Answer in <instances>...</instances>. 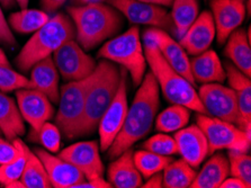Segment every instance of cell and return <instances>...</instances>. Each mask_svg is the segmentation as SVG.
Listing matches in <instances>:
<instances>
[{
    "label": "cell",
    "instance_id": "cell-1",
    "mask_svg": "<svg viewBox=\"0 0 251 188\" xmlns=\"http://www.w3.org/2000/svg\"><path fill=\"white\" fill-rule=\"evenodd\" d=\"M159 90L157 80L151 71L144 75L134 99L127 108L123 128L107 150L112 159L132 148L150 132L160 105Z\"/></svg>",
    "mask_w": 251,
    "mask_h": 188
},
{
    "label": "cell",
    "instance_id": "cell-2",
    "mask_svg": "<svg viewBox=\"0 0 251 188\" xmlns=\"http://www.w3.org/2000/svg\"><path fill=\"white\" fill-rule=\"evenodd\" d=\"M68 14L74 22L77 42L85 51L111 38L123 26L121 13L109 3L89 1L71 6Z\"/></svg>",
    "mask_w": 251,
    "mask_h": 188
},
{
    "label": "cell",
    "instance_id": "cell-3",
    "mask_svg": "<svg viewBox=\"0 0 251 188\" xmlns=\"http://www.w3.org/2000/svg\"><path fill=\"white\" fill-rule=\"evenodd\" d=\"M143 41L147 64H149L151 74L154 76L159 89H161L167 101L170 104L187 107L199 114H205L204 107L193 83L166 62L153 41L144 36Z\"/></svg>",
    "mask_w": 251,
    "mask_h": 188
},
{
    "label": "cell",
    "instance_id": "cell-4",
    "mask_svg": "<svg viewBox=\"0 0 251 188\" xmlns=\"http://www.w3.org/2000/svg\"><path fill=\"white\" fill-rule=\"evenodd\" d=\"M75 36V26L69 16L56 14L45 24L34 32L20 54L16 56V64L22 71L30 70L34 64L49 55H52L61 45Z\"/></svg>",
    "mask_w": 251,
    "mask_h": 188
},
{
    "label": "cell",
    "instance_id": "cell-5",
    "mask_svg": "<svg viewBox=\"0 0 251 188\" xmlns=\"http://www.w3.org/2000/svg\"><path fill=\"white\" fill-rule=\"evenodd\" d=\"M96 72V79L87 91L78 136L89 135L95 132L120 86L121 71L111 61L101 60L97 63Z\"/></svg>",
    "mask_w": 251,
    "mask_h": 188
},
{
    "label": "cell",
    "instance_id": "cell-6",
    "mask_svg": "<svg viewBox=\"0 0 251 188\" xmlns=\"http://www.w3.org/2000/svg\"><path fill=\"white\" fill-rule=\"evenodd\" d=\"M98 56L123 67L130 74L135 87H139L142 82L146 75L147 60L140 29L136 26L106 42L98 52Z\"/></svg>",
    "mask_w": 251,
    "mask_h": 188
},
{
    "label": "cell",
    "instance_id": "cell-7",
    "mask_svg": "<svg viewBox=\"0 0 251 188\" xmlns=\"http://www.w3.org/2000/svg\"><path fill=\"white\" fill-rule=\"evenodd\" d=\"M96 69L93 75L82 80L69 81L61 87L59 109L55 116L56 126L69 139L78 137V130L82 120L87 91L96 79Z\"/></svg>",
    "mask_w": 251,
    "mask_h": 188
},
{
    "label": "cell",
    "instance_id": "cell-8",
    "mask_svg": "<svg viewBox=\"0 0 251 188\" xmlns=\"http://www.w3.org/2000/svg\"><path fill=\"white\" fill-rule=\"evenodd\" d=\"M196 125L206 137L208 155L226 149L248 152L251 137L232 123L211 117L205 114H197Z\"/></svg>",
    "mask_w": 251,
    "mask_h": 188
},
{
    "label": "cell",
    "instance_id": "cell-9",
    "mask_svg": "<svg viewBox=\"0 0 251 188\" xmlns=\"http://www.w3.org/2000/svg\"><path fill=\"white\" fill-rule=\"evenodd\" d=\"M53 61L61 77L66 81H77L93 75L97 67L94 57L87 54L77 41L74 38L53 52Z\"/></svg>",
    "mask_w": 251,
    "mask_h": 188
},
{
    "label": "cell",
    "instance_id": "cell-10",
    "mask_svg": "<svg viewBox=\"0 0 251 188\" xmlns=\"http://www.w3.org/2000/svg\"><path fill=\"white\" fill-rule=\"evenodd\" d=\"M126 70L121 72V81L113 101L102 114L98 123V133H100V150L107 151L117 134L123 128L125 117L127 114V85H126Z\"/></svg>",
    "mask_w": 251,
    "mask_h": 188
},
{
    "label": "cell",
    "instance_id": "cell-11",
    "mask_svg": "<svg viewBox=\"0 0 251 188\" xmlns=\"http://www.w3.org/2000/svg\"><path fill=\"white\" fill-rule=\"evenodd\" d=\"M205 115L237 125L239 110L234 91L219 82L203 83L197 91Z\"/></svg>",
    "mask_w": 251,
    "mask_h": 188
},
{
    "label": "cell",
    "instance_id": "cell-12",
    "mask_svg": "<svg viewBox=\"0 0 251 188\" xmlns=\"http://www.w3.org/2000/svg\"><path fill=\"white\" fill-rule=\"evenodd\" d=\"M131 24L148 25L165 30L173 29L170 14L162 6L138 0H106Z\"/></svg>",
    "mask_w": 251,
    "mask_h": 188
},
{
    "label": "cell",
    "instance_id": "cell-13",
    "mask_svg": "<svg viewBox=\"0 0 251 188\" xmlns=\"http://www.w3.org/2000/svg\"><path fill=\"white\" fill-rule=\"evenodd\" d=\"M59 157L78 168L85 176L86 180L104 177V163L100 159L97 142H77L61 151Z\"/></svg>",
    "mask_w": 251,
    "mask_h": 188
},
{
    "label": "cell",
    "instance_id": "cell-14",
    "mask_svg": "<svg viewBox=\"0 0 251 188\" xmlns=\"http://www.w3.org/2000/svg\"><path fill=\"white\" fill-rule=\"evenodd\" d=\"M143 36L149 37L150 40L153 41L166 62L195 86V81H194L191 74L189 57L184 48L179 44V42L175 41L167 30L157 27L144 30Z\"/></svg>",
    "mask_w": 251,
    "mask_h": 188
},
{
    "label": "cell",
    "instance_id": "cell-15",
    "mask_svg": "<svg viewBox=\"0 0 251 188\" xmlns=\"http://www.w3.org/2000/svg\"><path fill=\"white\" fill-rule=\"evenodd\" d=\"M16 99L23 118L32 126L33 131H37L54 115L52 102L44 94L33 88L18 89Z\"/></svg>",
    "mask_w": 251,
    "mask_h": 188
},
{
    "label": "cell",
    "instance_id": "cell-16",
    "mask_svg": "<svg viewBox=\"0 0 251 188\" xmlns=\"http://www.w3.org/2000/svg\"><path fill=\"white\" fill-rule=\"evenodd\" d=\"M215 37L223 44L230 34L239 28L246 17V2L239 0H211Z\"/></svg>",
    "mask_w": 251,
    "mask_h": 188
},
{
    "label": "cell",
    "instance_id": "cell-17",
    "mask_svg": "<svg viewBox=\"0 0 251 188\" xmlns=\"http://www.w3.org/2000/svg\"><path fill=\"white\" fill-rule=\"evenodd\" d=\"M226 75L229 87L234 91L238 103L239 117L237 126L251 137V80L232 63H226Z\"/></svg>",
    "mask_w": 251,
    "mask_h": 188
},
{
    "label": "cell",
    "instance_id": "cell-18",
    "mask_svg": "<svg viewBox=\"0 0 251 188\" xmlns=\"http://www.w3.org/2000/svg\"><path fill=\"white\" fill-rule=\"evenodd\" d=\"M178 155L193 168L200 167L208 156V145L204 133L197 125L185 126L175 132Z\"/></svg>",
    "mask_w": 251,
    "mask_h": 188
},
{
    "label": "cell",
    "instance_id": "cell-19",
    "mask_svg": "<svg viewBox=\"0 0 251 188\" xmlns=\"http://www.w3.org/2000/svg\"><path fill=\"white\" fill-rule=\"evenodd\" d=\"M34 152L43 163L52 187L74 188L75 185L86 180L82 172L67 160L53 156L44 149H36Z\"/></svg>",
    "mask_w": 251,
    "mask_h": 188
},
{
    "label": "cell",
    "instance_id": "cell-20",
    "mask_svg": "<svg viewBox=\"0 0 251 188\" xmlns=\"http://www.w3.org/2000/svg\"><path fill=\"white\" fill-rule=\"evenodd\" d=\"M215 38V26L212 14L205 10L199 14L189 28L180 37L179 44L186 53L197 55L210 49Z\"/></svg>",
    "mask_w": 251,
    "mask_h": 188
},
{
    "label": "cell",
    "instance_id": "cell-21",
    "mask_svg": "<svg viewBox=\"0 0 251 188\" xmlns=\"http://www.w3.org/2000/svg\"><path fill=\"white\" fill-rule=\"evenodd\" d=\"M60 74L55 67L52 55L36 62L30 68L29 81L33 89L44 94L52 103H59Z\"/></svg>",
    "mask_w": 251,
    "mask_h": 188
},
{
    "label": "cell",
    "instance_id": "cell-22",
    "mask_svg": "<svg viewBox=\"0 0 251 188\" xmlns=\"http://www.w3.org/2000/svg\"><path fill=\"white\" fill-rule=\"evenodd\" d=\"M132 149L122 152L109 164L107 176L108 182L116 188H138L142 185V176L133 160Z\"/></svg>",
    "mask_w": 251,
    "mask_h": 188
},
{
    "label": "cell",
    "instance_id": "cell-23",
    "mask_svg": "<svg viewBox=\"0 0 251 188\" xmlns=\"http://www.w3.org/2000/svg\"><path fill=\"white\" fill-rule=\"evenodd\" d=\"M191 74L194 81L201 83H222L226 78V69L218 54L213 50H206L189 59Z\"/></svg>",
    "mask_w": 251,
    "mask_h": 188
},
{
    "label": "cell",
    "instance_id": "cell-24",
    "mask_svg": "<svg viewBox=\"0 0 251 188\" xmlns=\"http://www.w3.org/2000/svg\"><path fill=\"white\" fill-rule=\"evenodd\" d=\"M229 175V160L222 153H215L203 164L200 172H196L191 188H220Z\"/></svg>",
    "mask_w": 251,
    "mask_h": 188
},
{
    "label": "cell",
    "instance_id": "cell-25",
    "mask_svg": "<svg viewBox=\"0 0 251 188\" xmlns=\"http://www.w3.org/2000/svg\"><path fill=\"white\" fill-rule=\"evenodd\" d=\"M224 55L229 57L233 66L242 74L251 77V48L243 28H237L226 38Z\"/></svg>",
    "mask_w": 251,
    "mask_h": 188
},
{
    "label": "cell",
    "instance_id": "cell-26",
    "mask_svg": "<svg viewBox=\"0 0 251 188\" xmlns=\"http://www.w3.org/2000/svg\"><path fill=\"white\" fill-rule=\"evenodd\" d=\"M0 131L9 141L25 133L24 118L17 104L3 91H0Z\"/></svg>",
    "mask_w": 251,
    "mask_h": 188
},
{
    "label": "cell",
    "instance_id": "cell-27",
    "mask_svg": "<svg viewBox=\"0 0 251 188\" xmlns=\"http://www.w3.org/2000/svg\"><path fill=\"white\" fill-rule=\"evenodd\" d=\"M170 18L173 23L175 35L180 40L200 14V5L197 0H173Z\"/></svg>",
    "mask_w": 251,
    "mask_h": 188
},
{
    "label": "cell",
    "instance_id": "cell-28",
    "mask_svg": "<svg viewBox=\"0 0 251 188\" xmlns=\"http://www.w3.org/2000/svg\"><path fill=\"white\" fill-rule=\"evenodd\" d=\"M26 163L21 182L25 188H51L48 172L35 152L29 150L26 145Z\"/></svg>",
    "mask_w": 251,
    "mask_h": 188
},
{
    "label": "cell",
    "instance_id": "cell-29",
    "mask_svg": "<svg viewBox=\"0 0 251 188\" xmlns=\"http://www.w3.org/2000/svg\"><path fill=\"white\" fill-rule=\"evenodd\" d=\"M49 19H50V15L47 11L25 8L10 14L7 22H8L9 27L13 28L15 32L29 34L36 32Z\"/></svg>",
    "mask_w": 251,
    "mask_h": 188
},
{
    "label": "cell",
    "instance_id": "cell-30",
    "mask_svg": "<svg viewBox=\"0 0 251 188\" xmlns=\"http://www.w3.org/2000/svg\"><path fill=\"white\" fill-rule=\"evenodd\" d=\"M191 118V109L182 105L171 104L168 108L155 116V129L161 133L177 132L187 126Z\"/></svg>",
    "mask_w": 251,
    "mask_h": 188
},
{
    "label": "cell",
    "instance_id": "cell-31",
    "mask_svg": "<svg viewBox=\"0 0 251 188\" xmlns=\"http://www.w3.org/2000/svg\"><path fill=\"white\" fill-rule=\"evenodd\" d=\"M162 171L165 188H188L196 176L195 168L189 166L182 159L173 160Z\"/></svg>",
    "mask_w": 251,
    "mask_h": 188
},
{
    "label": "cell",
    "instance_id": "cell-32",
    "mask_svg": "<svg viewBox=\"0 0 251 188\" xmlns=\"http://www.w3.org/2000/svg\"><path fill=\"white\" fill-rule=\"evenodd\" d=\"M133 160L142 178L146 179L162 171L173 161L168 156H160L144 149L133 152Z\"/></svg>",
    "mask_w": 251,
    "mask_h": 188
},
{
    "label": "cell",
    "instance_id": "cell-33",
    "mask_svg": "<svg viewBox=\"0 0 251 188\" xmlns=\"http://www.w3.org/2000/svg\"><path fill=\"white\" fill-rule=\"evenodd\" d=\"M229 169L232 177H237L246 184L247 188L251 187V158L247 152L229 150L227 153Z\"/></svg>",
    "mask_w": 251,
    "mask_h": 188
},
{
    "label": "cell",
    "instance_id": "cell-34",
    "mask_svg": "<svg viewBox=\"0 0 251 188\" xmlns=\"http://www.w3.org/2000/svg\"><path fill=\"white\" fill-rule=\"evenodd\" d=\"M20 145V153L13 161L8 163L1 164L0 166V184L2 186H7L8 184L15 182V180H20L23 171H24L25 163H26V144L21 139L16 137Z\"/></svg>",
    "mask_w": 251,
    "mask_h": 188
},
{
    "label": "cell",
    "instance_id": "cell-35",
    "mask_svg": "<svg viewBox=\"0 0 251 188\" xmlns=\"http://www.w3.org/2000/svg\"><path fill=\"white\" fill-rule=\"evenodd\" d=\"M30 139L40 142L45 150L55 153L60 150L61 144V131L56 124L45 122L37 131H33L30 134Z\"/></svg>",
    "mask_w": 251,
    "mask_h": 188
},
{
    "label": "cell",
    "instance_id": "cell-36",
    "mask_svg": "<svg viewBox=\"0 0 251 188\" xmlns=\"http://www.w3.org/2000/svg\"><path fill=\"white\" fill-rule=\"evenodd\" d=\"M23 88H32L29 79L11 69L10 64H0V91L8 93Z\"/></svg>",
    "mask_w": 251,
    "mask_h": 188
},
{
    "label": "cell",
    "instance_id": "cell-37",
    "mask_svg": "<svg viewBox=\"0 0 251 188\" xmlns=\"http://www.w3.org/2000/svg\"><path fill=\"white\" fill-rule=\"evenodd\" d=\"M144 150L151 151L160 156H174L177 155V144L174 136L167 135L166 133H159L151 136L142 144Z\"/></svg>",
    "mask_w": 251,
    "mask_h": 188
},
{
    "label": "cell",
    "instance_id": "cell-38",
    "mask_svg": "<svg viewBox=\"0 0 251 188\" xmlns=\"http://www.w3.org/2000/svg\"><path fill=\"white\" fill-rule=\"evenodd\" d=\"M14 142H8L0 136V166L13 161L20 153V145L16 139Z\"/></svg>",
    "mask_w": 251,
    "mask_h": 188
},
{
    "label": "cell",
    "instance_id": "cell-39",
    "mask_svg": "<svg viewBox=\"0 0 251 188\" xmlns=\"http://www.w3.org/2000/svg\"><path fill=\"white\" fill-rule=\"evenodd\" d=\"M0 42L9 45V47H15V44H16V40H15L14 34L9 27L8 22L3 16L1 7H0Z\"/></svg>",
    "mask_w": 251,
    "mask_h": 188
},
{
    "label": "cell",
    "instance_id": "cell-40",
    "mask_svg": "<svg viewBox=\"0 0 251 188\" xmlns=\"http://www.w3.org/2000/svg\"><path fill=\"white\" fill-rule=\"evenodd\" d=\"M141 187H144V188H162L163 187V178H162L161 171L150 176L149 178H147V182L142 184Z\"/></svg>",
    "mask_w": 251,
    "mask_h": 188
},
{
    "label": "cell",
    "instance_id": "cell-41",
    "mask_svg": "<svg viewBox=\"0 0 251 188\" xmlns=\"http://www.w3.org/2000/svg\"><path fill=\"white\" fill-rule=\"evenodd\" d=\"M66 1L67 0H42V6H43L44 11L50 14L58 10L61 6L64 5Z\"/></svg>",
    "mask_w": 251,
    "mask_h": 188
},
{
    "label": "cell",
    "instance_id": "cell-42",
    "mask_svg": "<svg viewBox=\"0 0 251 188\" xmlns=\"http://www.w3.org/2000/svg\"><path fill=\"white\" fill-rule=\"evenodd\" d=\"M220 188H247L246 184L237 177H226L223 180Z\"/></svg>",
    "mask_w": 251,
    "mask_h": 188
},
{
    "label": "cell",
    "instance_id": "cell-43",
    "mask_svg": "<svg viewBox=\"0 0 251 188\" xmlns=\"http://www.w3.org/2000/svg\"><path fill=\"white\" fill-rule=\"evenodd\" d=\"M138 1L148 2V3H153V5H159V6L168 7V6L171 5V2H173V0H138Z\"/></svg>",
    "mask_w": 251,
    "mask_h": 188
},
{
    "label": "cell",
    "instance_id": "cell-44",
    "mask_svg": "<svg viewBox=\"0 0 251 188\" xmlns=\"http://www.w3.org/2000/svg\"><path fill=\"white\" fill-rule=\"evenodd\" d=\"M15 0H0V5H1L3 8H11L15 5Z\"/></svg>",
    "mask_w": 251,
    "mask_h": 188
},
{
    "label": "cell",
    "instance_id": "cell-45",
    "mask_svg": "<svg viewBox=\"0 0 251 188\" xmlns=\"http://www.w3.org/2000/svg\"><path fill=\"white\" fill-rule=\"evenodd\" d=\"M0 64H7V66L9 64V61H8V59H7L6 54L3 53L1 49H0Z\"/></svg>",
    "mask_w": 251,
    "mask_h": 188
},
{
    "label": "cell",
    "instance_id": "cell-46",
    "mask_svg": "<svg viewBox=\"0 0 251 188\" xmlns=\"http://www.w3.org/2000/svg\"><path fill=\"white\" fill-rule=\"evenodd\" d=\"M15 2H16L17 5H20L22 9H25V8H27L29 0H15Z\"/></svg>",
    "mask_w": 251,
    "mask_h": 188
},
{
    "label": "cell",
    "instance_id": "cell-47",
    "mask_svg": "<svg viewBox=\"0 0 251 188\" xmlns=\"http://www.w3.org/2000/svg\"><path fill=\"white\" fill-rule=\"evenodd\" d=\"M78 2H80L81 5H83V3H87V2H89V1H91V0H77Z\"/></svg>",
    "mask_w": 251,
    "mask_h": 188
},
{
    "label": "cell",
    "instance_id": "cell-48",
    "mask_svg": "<svg viewBox=\"0 0 251 188\" xmlns=\"http://www.w3.org/2000/svg\"><path fill=\"white\" fill-rule=\"evenodd\" d=\"M239 1H242V2H246V0H239Z\"/></svg>",
    "mask_w": 251,
    "mask_h": 188
},
{
    "label": "cell",
    "instance_id": "cell-49",
    "mask_svg": "<svg viewBox=\"0 0 251 188\" xmlns=\"http://www.w3.org/2000/svg\"><path fill=\"white\" fill-rule=\"evenodd\" d=\"M1 134H2V133H1V131H0V136H1Z\"/></svg>",
    "mask_w": 251,
    "mask_h": 188
}]
</instances>
